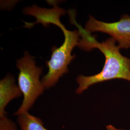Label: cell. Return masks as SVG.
<instances>
[{"mask_svg":"<svg viewBox=\"0 0 130 130\" xmlns=\"http://www.w3.org/2000/svg\"><path fill=\"white\" fill-rule=\"evenodd\" d=\"M22 95L13 76L7 75L0 82V118L7 116L6 107L10 102Z\"/></svg>","mask_w":130,"mask_h":130,"instance_id":"cell-5","label":"cell"},{"mask_svg":"<svg viewBox=\"0 0 130 130\" xmlns=\"http://www.w3.org/2000/svg\"><path fill=\"white\" fill-rule=\"evenodd\" d=\"M17 66L20 71L18 85L23 95L22 103L14 113L18 116L28 112L45 89L40 80L42 68L36 66L34 58L27 52L25 53L23 57L17 61Z\"/></svg>","mask_w":130,"mask_h":130,"instance_id":"cell-2","label":"cell"},{"mask_svg":"<svg viewBox=\"0 0 130 130\" xmlns=\"http://www.w3.org/2000/svg\"><path fill=\"white\" fill-rule=\"evenodd\" d=\"M84 29L89 32L99 31L108 34L118 42L121 49L130 48V16L128 14H123L119 21L113 23L99 21L90 15Z\"/></svg>","mask_w":130,"mask_h":130,"instance_id":"cell-4","label":"cell"},{"mask_svg":"<svg viewBox=\"0 0 130 130\" xmlns=\"http://www.w3.org/2000/svg\"><path fill=\"white\" fill-rule=\"evenodd\" d=\"M24 12L25 14L32 15L37 19L36 22L28 24L33 25L37 23H41L44 26H47L48 24L56 25L60 21L59 18L61 15L65 14V10L59 8L57 5H54V8L51 9L41 8L34 5L32 7L25 8Z\"/></svg>","mask_w":130,"mask_h":130,"instance_id":"cell-6","label":"cell"},{"mask_svg":"<svg viewBox=\"0 0 130 130\" xmlns=\"http://www.w3.org/2000/svg\"><path fill=\"white\" fill-rule=\"evenodd\" d=\"M56 25L63 31L65 41L60 47L54 46L52 48L51 57L46 63L48 72L42 80L45 89L54 87L61 77L69 72L68 66L76 57L71 55V52L75 46H78L80 38L79 30H68L60 22Z\"/></svg>","mask_w":130,"mask_h":130,"instance_id":"cell-3","label":"cell"},{"mask_svg":"<svg viewBox=\"0 0 130 130\" xmlns=\"http://www.w3.org/2000/svg\"><path fill=\"white\" fill-rule=\"evenodd\" d=\"M0 130H18L16 123L7 116L0 118Z\"/></svg>","mask_w":130,"mask_h":130,"instance_id":"cell-8","label":"cell"},{"mask_svg":"<svg viewBox=\"0 0 130 130\" xmlns=\"http://www.w3.org/2000/svg\"><path fill=\"white\" fill-rule=\"evenodd\" d=\"M106 130H125L118 129L116 127H115L114 126L112 125L111 124H109V125L106 126Z\"/></svg>","mask_w":130,"mask_h":130,"instance_id":"cell-9","label":"cell"},{"mask_svg":"<svg viewBox=\"0 0 130 130\" xmlns=\"http://www.w3.org/2000/svg\"><path fill=\"white\" fill-rule=\"evenodd\" d=\"M71 23L79 28L80 35L78 46L86 51L97 48L105 57V62L102 71L92 76L79 75L76 79L79 86L76 90L77 94H81L93 84L115 79L126 80L130 83V58L123 56L121 48L116 45V42L112 38L99 42L91 32L86 31L77 23L75 19Z\"/></svg>","mask_w":130,"mask_h":130,"instance_id":"cell-1","label":"cell"},{"mask_svg":"<svg viewBox=\"0 0 130 130\" xmlns=\"http://www.w3.org/2000/svg\"><path fill=\"white\" fill-rule=\"evenodd\" d=\"M19 130H49L45 128L40 118L31 115L29 112L17 116Z\"/></svg>","mask_w":130,"mask_h":130,"instance_id":"cell-7","label":"cell"}]
</instances>
